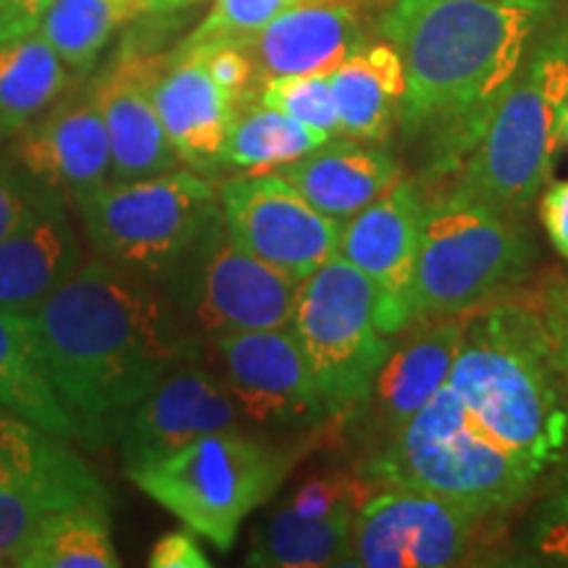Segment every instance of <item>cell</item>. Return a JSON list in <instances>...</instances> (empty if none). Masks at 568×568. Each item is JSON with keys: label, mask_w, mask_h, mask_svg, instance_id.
Instances as JSON below:
<instances>
[{"label": "cell", "mask_w": 568, "mask_h": 568, "mask_svg": "<svg viewBox=\"0 0 568 568\" xmlns=\"http://www.w3.org/2000/svg\"><path fill=\"white\" fill-rule=\"evenodd\" d=\"M558 0H393L376 21L406 67L400 126L418 145L424 180L456 174Z\"/></svg>", "instance_id": "1"}, {"label": "cell", "mask_w": 568, "mask_h": 568, "mask_svg": "<svg viewBox=\"0 0 568 568\" xmlns=\"http://www.w3.org/2000/svg\"><path fill=\"white\" fill-rule=\"evenodd\" d=\"M30 316L48 379L90 447L113 443L134 403L201 358L166 290L105 258L82 264Z\"/></svg>", "instance_id": "2"}, {"label": "cell", "mask_w": 568, "mask_h": 568, "mask_svg": "<svg viewBox=\"0 0 568 568\" xmlns=\"http://www.w3.org/2000/svg\"><path fill=\"white\" fill-rule=\"evenodd\" d=\"M548 332L537 305H485L468 318L447 387L485 435L542 474L568 439Z\"/></svg>", "instance_id": "3"}, {"label": "cell", "mask_w": 568, "mask_h": 568, "mask_svg": "<svg viewBox=\"0 0 568 568\" xmlns=\"http://www.w3.org/2000/svg\"><path fill=\"white\" fill-rule=\"evenodd\" d=\"M364 477L376 489H418L485 516H500L524 500L539 471L493 443L443 387L397 435L376 447Z\"/></svg>", "instance_id": "4"}, {"label": "cell", "mask_w": 568, "mask_h": 568, "mask_svg": "<svg viewBox=\"0 0 568 568\" xmlns=\"http://www.w3.org/2000/svg\"><path fill=\"white\" fill-rule=\"evenodd\" d=\"M535 258V240L518 216L443 190L424 201L414 322L468 314L500 301Z\"/></svg>", "instance_id": "5"}, {"label": "cell", "mask_w": 568, "mask_h": 568, "mask_svg": "<svg viewBox=\"0 0 568 568\" xmlns=\"http://www.w3.org/2000/svg\"><path fill=\"white\" fill-rule=\"evenodd\" d=\"M568 109V61L545 38L518 71L447 193L518 216L542 193Z\"/></svg>", "instance_id": "6"}, {"label": "cell", "mask_w": 568, "mask_h": 568, "mask_svg": "<svg viewBox=\"0 0 568 568\" xmlns=\"http://www.w3.org/2000/svg\"><path fill=\"white\" fill-rule=\"evenodd\" d=\"M293 460L290 450L224 429L161 460L126 466V477L184 527L226 552L245 518L282 487Z\"/></svg>", "instance_id": "7"}, {"label": "cell", "mask_w": 568, "mask_h": 568, "mask_svg": "<svg viewBox=\"0 0 568 568\" xmlns=\"http://www.w3.org/2000/svg\"><path fill=\"white\" fill-rule=\"evenodd\" d=\"M80 205L98 255L148 280H166L219 213V187L195 169L109 180Z\"/></svg>", "instance_id": "8"}, {"label": "cell", "mask_w": 568, "mask_h": 568, "mask_svg": "<svg viewBox=\"0 0 568 568\" xmlns=\"http://www.w3.org/2000/svg\"><path fill=\"white\" fill-rule=\"evenodd\" d=\"M290 329L314 374L326 418L351 422L393 345L376 324L372 282L343 255H332L303 280Z\"/></svg>", "instance_id": "9"}, {"label": "cell", "mask_w": 568, "mask_h": 568, "mask_svg": "<svg viewBox=\"0 0 568 568\" xmlns=\"http://www.w3.org/2000/svg\"><path fill=\"white\" fill-rule=\"evenodd\" d=\"M163 282L187 329L213 339L290 326L303 284L240 245L222 209Z\"/></svg>", "instance_id": "10"}, {"label": "cell", "mask_w": 568, "mask_h": 568, "mask_svg": "<svg viewBox=\"0 0 568 568\" xmlns=\"http://www.w3.org/2000/svg\"><path fill=\"white\" fill-rule=\"evenodd\" d=\"M487 518L493 516L418 489H376L353 518L351 566L439 568L468 564L485 535Z\"/></svg>", "instance_id": "11"}, {"label": "cell", "mask_w": 568, "mask_h": 568, "mask_svg": "<svg viewBox=\"0 0 568 568\" xmlns=\"http://www.w3.org/2000/svg\"><path fill=\"white\" fill-rule=\"evenodd\" d=\"M219 209L240 245L297 282L337 255L343 222L314 209L276 172L219 184Z\"/></svg>", "instance_id": "12"}, {"label": "cell", "mask_w": 568, "mask_h": 568, "mask_svg": "<svg viewBox=\"0 0 568 568\" xmlns=\"http://www.w3.org/2000/svg\"><path fill=\"white\" fill-rule=\"evenodd\" d=\"M424 197L397 180L385 195L343 222L337 253L372 282L376 324L387 337L414 322V280Z\"/></svg>", "instance_id": "13"}, {"label": "cell", "mask_w": 568, "mask_h": 568, "mask_svg": "<svg viewBox=\"0 0 568 568\" xmlns=\"http://www.w3.org/2000/svg\"><path fill=\"white\" fill-rule=\"evenodd\" d=\"M224 385L240 414L261 426H303L326 418L322 395L290 326L216 337Z\"/></svg>", "instance_id": "14"}, {"label": "cell", "mask_w": 568, "mask_h": 568, "mask_svg": "<svg viewBox=\"0 0 568 568\" xmlns=\"http://www.w3.org/2000/svg\"><path fill=\"white\" fill-rule=\"evenodd\" d=\"M471 314L474 311L416 318L397 332L400 337L389 345L364 403L351 418L368 443H374V450L397 435L447 385Z\"/></svg>", "instance_id": "15"}, {"label": "cell", "mask_w": 568, "mask_h": 568, "mask_svg": "<svg viewBox=\"0 0 568 568\" xmlns=\"http://www.w3.org/2000/svg\"><path fill=\"white\" fill-rule=\"evenodd\" d=\"M240 408L222 379L197 366H176L122 416L113 439L126 466L161 460L211 432L237 429Z\"/></svg>", "instance_id": "16"}, {"label": "cell", "mask_w": 568, "mask_h": 568, "mask_svg": "<svg viewBox=\"0 0 568 568\" xmlns=\"http://www.w3.org/2000/svg\"><path fill=\"white\" fill-rule=\"evenodd\" d=\"M163 61V53H151L145 45L126 40L90 82L109 130L111 180H142L172 172L180 163L153 103V84Z\"/></svg>", "instance_id": "17"}, {"label": "cell", "mask_w": 568, "mask_h": 568, "mask_svg": "<svg viewBox=\"0 0 568 568\" xmlns=\"http://www.w3.org/2000/svg\"><path fill=\"white\" fill-rule=\"evenodd\" d=\"M11 155L71 201H80L109 182V130L90 84L80 92L61 95L51 109L24 126L13 140Z\"/></svg>", "instance_id": "18"}, {"label": "cell", "mask_w": 568, "mask_h": 568, "mask_svg": "<svg viewBox=\"0 0 568 568\" xmlns=\"http://www.w3.org/2000/svg\"><path fill=\"white\" fill-rule=\"evenodd\" d=\"M368 42L364 17L353 0H305L282 11L245 42L255 80L293 74H332Z\"/></svg>", "instance_id": "19"}, {"label": "cell", "mask_w": 568, "mask_h": 568, "mask_svg": "<svg viewBox=\"0 0 568 568\" xmlns=\"http://www.w3.org/2000/svg\"><path fill=\"white\" fill-rule=\"evenodd\" d=\"M153 103L176 159L203 174L219 169L226 134L245 103L213 82L201 51L176 45L166 55Z\"/></svg>", "instance_id": "20"}, {"label": "cell", "mask_w": 568, "mask_h": 568, "mask_svg": "<svg viewBox=\"0 0 568 568\" xmlns=\"http://www.w3.org/2000/svg\"><path fill=\"white\" fill-rule=\"evenodd\" d=\"M276 174L293 184L314 209L347 222L403 180V166L385 148L347 138L326 140L303 159L276 169Z\"/></svg>", "instance_id": "21"}, {"label": "cell", "mask_w": 568, "mask_h": 568, "mask_svg": "<svg viewBox=\"0 0 568 568\" xmlns=\"http://www.w3.org/2000/svg\"><path fill=\"white\" fill-rule=\"evenodd\" d=\"M82 503H109L103 481L67 445L30 474L0 485V566H19L42 524Z\"/></svg>", "instance_id": "22"}, {"label": "cell", "mask_w": 568, "mask_h": 568, "mask_svg": "<svg viewBox=\"0 0 568 568\" xmlns=\"http://www.w3.org/2000/svg\"><path fill=\"white\" fill-rule=\"evenodd\" d=\"M82 243L67 209L0 240V311L34 314L77 268Z\"/></svg>", "instance_id": "23"}, {"label": "cell", "mask_w": 568, "mask_h": 568, "mask_svg": "<svg viewBox=\"0 0 568 568\" xmlns=\"http://www.w3.org/2000/svg\"><path fill=\"white\" fill-rule=\"evenodd\" d=\"M343 138L379 142L400 122L406 67L393 42H364L329 74Z\"/></svg>", "instance_id": "24"}, {"label": "cell", "mask_w": 568, "mask_h": 568, "mask_svg": "<svg viewBox=\"0 0 568 568\" xmlns=\"http://www.w3.org/2000/svg\"><path fill=\"white\" fill-rule=\"evenodd\" d=\"M0 408L53 435L77 439V426L48 379L30 314L0 311Z\"/></svg>", "instance_id": "25"}, {"label": "cell", "mask_w": 568, "mask_h": 568, "mask_svg": "<svg viewBox=\"0 0 568 568\" xmlns=\"http://www.w3.org/2000/svg\"><path fill=\"white\" fill-rule=\"evenodd\" d=\"M74 82L40 32L0 45V140L19 134Z\"/></svg>", "instance_id": "26"}, {"label": "cell", "mask_w": 568, "mask_h": 568, "mask_svg": "<svg viewBox=\"0 0 568 568\" xmlns=\"http://www.w3.org/2000/svg\"><path fill=\"white\" fill-rule=\"evenodd\" d=\"M355 514L358 510L305 518L280 506L253 535L247 564L272 568L351 566Z\"/></svg>", "instance_id": "27"}, {"label": "cell", "mask_w": 568, "mask_h": 568, "mask_svg": "<svg viewBox=\"0 0 568 568\" xmlns=\"http://www.w3.org/2000/svg\"><path fill=\"white\" fill-rule=\"evenodd\" d=\"M324 132L311 130L287 113L264 103H245L226 134L219 166L243 169L247 174H268L324 145Z\"/></svg>", "instance_id": "28"}, {"label": "cell", "mask_w": 568, "mask_h": 568, "mask_svg": "<svg viewBox=\"0 0 568 568\" xmlns=\"http://www.w3.org/2000/svg\"><path fill=\"white\" fill-rule=\"evenodd\" d=\"M21 568H119L109 503H82L42 524L19 558Z\"/></svg>", "instance_id": "29"}, {"label": "cell", "mask_w": 568, "mask_h": 568, "mask_svg": "<svg viewBox=\"0 0 568 568\" xmlns=\"http://www.w3.org/2000/svg\"><path fill=\"white\" fill-rule=\"evenodd\" d=\"M122 24L113 0H53L38 32L67 63L74 82H82L98 67L103 48Z\"/></svg>", "instance_id": "30"}, {"label": "cell", "mask_w": 568, "mask_h": 568, "mask_svg": "<svg viewBox=\"0 0 568 568\" xmlns=\"http://www.w3.org/2000/svg\"><path fill=\"white\" fill-rule=\"evenodd\" d=\"M255 101L287 113L297 122L308 124L311 130L324 132L326 138H343L329 74L272 77L261 82Z\"/></svg>", "instance_id": "31"}, {"label": "cell", "mask_w": 568, "mask_h": 568, "mask_svg": "<svg viewBox=\"0 0 568 568\" xmlns=\"http://www.w3.org/2000/svg\"><path fill=\"white\" fill-rule=\"evenodd\" d=\"M67 209V197L51 184L38 180L17 155H0V240Z\"/></svg>", "instance_id": "32"}, {"label": "cell", "mask_w": 568, "mask_h": 568, "mask_svg": "<svg viewBox=\"0 0 568 568\" xmlns=\"http://www.w3.org/2000/svg\"><path fill=\"white\" fill-rule=\"evenodd\" d=\"M305 0H213V9L180 45H211L234 42L245 45L268 21Z\"/></svg>", "instance_id": "33"}, {"label": "cell", "mask_w": 568, "mask_h": 568, "mask_svg": "<svg viewBox=\"0 0 568 568\" xmlns=\"http://www.w3.org/2000/svg\"><path fill=\"white\" fill-rule=\"evenodd\" d=\"M67 437L40 429L13 410L0 408V485L30 474L34 468L59 456L67 447Z\"/></svg>", "instance_id": "34"}, {"label": "cell", "mask_w": 568, "mask_h": 568, "mask_svg": "<svg viewBox=\"0 0 568 568\" xmlns=\"http://www.w3.org/2000/svg\"><path fill=\"white\" fill-rule=\"evenodd\" d=\"M527 545L539 564L568 566V458L548 497L535 510Z\"/></svg>", "instance_id": "35"}, {"label": "cell", "mask_w": 568, "mask_h": 568, "mask_svg": "<svg viewBox=\"0 0 568 568\" xmlns=\"http://www.w3.org/2000/svg\"><path fill=\"white\" fill-rule=\"evenodd\" d=\"M180 48L201 51L213 82H216L224 92H230L232 98L247 103V98H251V84L255 82V69H253L251 55H247L243 45H234V42H211V45H180Z\"/></svg>", "instance_id": "36"}, {"label": "cell", "mask_w": 568, "mask_h": 568, "mask_svg": "<svg viewBox=\"0 0 568 568\" xmlns=\"http://www.w3.org/2000/svg\"><path fill=\"white\" fill-rule=\"evenodd\" d=\"M542 326L548 332L550 355L558 374L568 385V280L552 282L537 303Z\"/></svg>", "instance_id": "37"}, {"label": "cell", "mask_w": 568, "mask_h": 568, "mask_svg": "<svg viewBox=\"0 0 568 568\" xmlns=\"http://www.w3.org/2000/svg\"><path fill=\"white\" fill-rule=\"evenodd\" d=\"M148 564L153 568H209L211 560L197 545L193 529H176L153 545Z\"/></svg>", "instance_id": "38"}, {"label": "cell", "mask_w": 568, "mask_h": 568, "mask_svg": "<svg viewBox=\"0 0 568 568\" xmlns=\"http://www.w3.org/2000/svg\"><path fill=\"white\" fill-rule=\"evenodd\" d=\"M53 0H0V45L38 32Z\"/></svg>", "instance_id": "39"}, {"label": "cell", "mask_w": 568, "mask_h": 568, "mask_svg": "<svg viewBox=\"0 0 568 568\" xmlns=\"http://www.w3.org/2000/svg\"><path fill=\"white\" fill-rule=\"evenodd\" d=\"M539 222L550 243L568 264V182H556L539 201Z\"/></svg>", "instance_id": "40"}, {"label": "cell", "mask_w": 568, "mask_h": 568, "mask_svg": "<svg viewBox=\"0 0 568 568\" xmlns=\"http://www.w3.org/2000/svg\"><path fill=\"white\" fill-rule=\"evenodd\" d=\"M197 3H201V0H148L145 17H151V13H176Z\"/></svg>", "instance_id": "41"}, {"label": "cell", "mask_w": 568, "mask_h": 568, "mask_svg": "<svg viewBox=\"0 0 568 568\" xmlns=\"http://www.w3.org/2000/svg\"><path fill=\"white\" fill-rule=\"evenodd\" d=\"M113 3H116L119 13H122L124 24L132 19L145 17V9H148V0H113Z\"/></svg>", "instance_id": "42"}, {"label": "cell", "mask_w": 568, "mask_h": 568, "mask_svg": "<svg viewBox=\"0 0 568 568\" xmlns=\"http://www.w3.org/2000/svg\"><path fill=\"white\" fill-rule=\"evenodd\" d=\"M548 38H550L552 45L558 48L560 55H564V59L568 61V19L558 27V30H552V34H548Z\"/></svg>", "instance_id": "43"}, {"label": "cell", "mask_w": 568, "mask_h": 568, "mask_svg": "<svg viewBox=\"0 0 568 568\" xmlns=\"http://www.w3.org/2000/svg\"><path fill=\"white\" fill-rule=\"evenodd\" d=\"M560 142H566V145H568V109H566V116H564V126H560Z\"/></svg>", "instance_id": "44"}]
</instances>
